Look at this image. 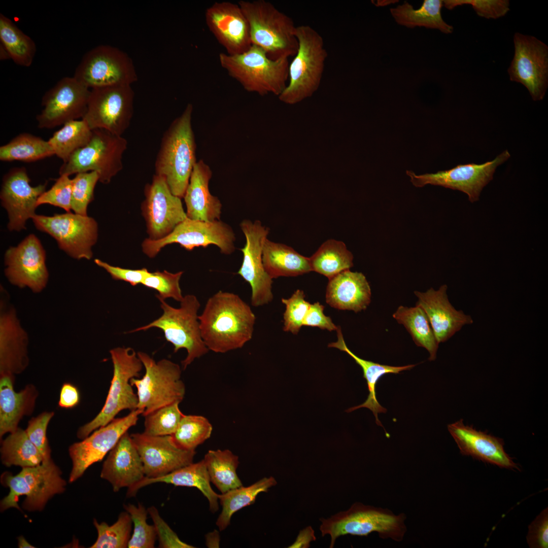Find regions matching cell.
Listing matches in <instances>:
<instances>
[{
	"mask_svg": "<svg viewBox=\"0 0 548 548\" xmlns=\"http://www.w3.org/2000/svg\"><path fill=\"white\" fill-rule=\"evenodd\" d=\"M147 510L154 522L159 539V547H194L179 539L177 535L161 518L157 509L154 506H151Z\"/></svg>",
	"mask_w": 548,
	"mask_h": 548,
	"instance_id": "cell-55",
	"label": "cell"
},
{
	"mask_svg": "<svg viewBox=\"0 0 548 548\" xmlns=\"http://www.w3.org/2000/svg\"><path fill=\"white\" fill-rule=\"evenodd\" d=\"M145 196L142 210L149 239L164 237L187 218L181 198L172 193L162 177L154 175L145 186Z\"/></svg>",
	"mask_w": 548,
	"mask_h": 548,
	"instance_id": "cell-22",
	"label": "cell"
},
{
	"mask_svg": "<svg viewBox=\"0 0 548 548\" xmlns=\"http://www.w3.org/2000/svg\"><path fill=\"white\" fill-rule=\"evenodd\" d=\"M15 377L0 375V437L15 431L24 416L34 411L39 396L37 388L31 384L16 392Z\"/></svg>",
	"mask_w": 548,
	"mask_h": 548,
	"instance_id": "cell-31",
	"label": "cell"
},
{
	"mask_svg": "<svg viewBox=\"0 0 548 548\" xmlns=\"http://www.w3.org/2000/svg\"><path fill=\"white\" fill-rule=\"evenodd\" d=\"M110 353L113 375L105 404L94 419L79 427L77 435L80 439L108 424L122 410L137 409L138 398L130 380L139 377L143 364L137 353L130 348H115Z\"/></svg>",
	"mask_w": 548,
	"mask_h": 548,
	"instance_id": "cell-8",
	"label": "cell"
},
{
	"mask_svg": "<svg viewBox=\"0 0 548 548\" xmlns=\"http://www.w3.org/2000/svg\"><path fill=\"white\" fill-rule=\"evenodd\" d=\"M443 1L425 0L421 7L414 9L413 6L405 2L395 8L390 9V12L396 22L409 28L417 26L437 29L446 33H451L453 27L442 19L441 13Z\"/></svg>",
	"mask_w": 548,
	"mask_h": 548,
	"instance_id": "cell-36",
	"label": "cell"
},
{
	"mask_svg": "<svg viewBox=\"0 0 548 548\" xmlns=\"http://www.w3.org/2000/svg\"><path fill=\"white\" fill-rule=\"evenodd\" d=\"M61 472L51 458L33 467H23L15 475L8 472L1 476V482L10 489L8 495L1 502L4 511L15 507L20 510L19 498L26 496L23 508L28 511L42 510L49 499L65 490L66 483L61 477Z\"/></svg>",
	"mask_w": 548,
	"mask_h": 548,
	"instance_id": "cell-9",
	"label": "cell"
},
{
	"mask_svg": "<svg viewBox=\"0 0 548 548\" xmlns=\"http://www.w3.org/2000/svg\"><path fill=\"white\" fill-rule=\"evenodd\" d=\"M24 167L11 168L3 178L0 199L8 213L10 231L26 229L27 221L36 214L38 198L46 191L47 183L32 187Z\"/></svg>",
	"mask_w": 548,
	"mask_h": 548,
	"instance_id": "cell-23",
	"label": "cell"
},
{
	"mask_svg": "<svg viewBox=\"0 0 548 548\" xmlns=\"http://www.w3.org/2000/svg\"><path fill=\"white\" fill-rule=\"evenodd\" d=\"M204 16L208 27L227 54H239L252 46L249 23L238 3L215 2Z\"/></svg>",
	"mask_w": 548,
	"mask_h": 548,
	"instance_id": "cell-24",
	"label": "cell"
},
{
	"mask_svg": "<svg viewBox=\"0 0 548 548\" xmlns=\"http://www.w3.org/2000/svg\"><path fill=\"white\" fill-rule=\"evenodd\" d=\"M98 536L91 548H125L130 538L132 522L130 515L126 511L121 512L117 521L109 525L105 522L98 523L94 519Z\"/></svg>",
	"mask_w": 548,
	"mask_h": 548,
	"instance_id": "cell-46",
	"label": "cell"
},
{
	"mask_svg": "<svg viewBox=\"0 0 548 548\" xmlns=\"http://www.w3.org/2000/svg\"><path fill=\"white\" fill-rule=\"evenodd\" d=\"M36 228L53 237L59 248L74 259L90 260L98 236V225L93 218L71 212L52 216L36 214Z\"/></svg>",
	"mask_w": 548,
	"mask_h": 548,
	"instance_id": "cell-13",
	"label": "cell"
},
{
	"mask_svg": "<svg viewBox=\"0 0 548 548\" xmlns=\"http://www.w3.org/2000/svg\"><path fill=\"white\" fill-rule=\"evenodd\" d=\"M515 53L507 72L523 84L534 100L543 99L548 85V47L535 37L516 32Z\"/></svg>",
	"mask_w": 548,
	"mask_h": 548,
	"instance_id": "cell-16",
	"label": "cell"
},
{
	"mask_svg": "<svg viewBox=\"0 0 548 548\" xmlns=\"http://www.w3.org/2000/svg\"><path fill=\"white\" fill-rule=\"evenodd\" d=\"M90 90L73 77H65L42 99L43 107L36 117L40 128L52 129L84 116Z\"/></svg>",
	"mask_w": 548,
	"mask_h": 548,
	"instance_id": "cell-18",
	"label": "cell"
},
{
	"mask_svg": "<svg viewBox=\"0 0 548 548\" xmlns=\"http://www.w3.org/2000/svg\"><path fill=\"white\" fill-rule=\"evenodd\" d=\"M156 483H164L176 486L195 487L207 498L211 511L214 512L218 509L219 494H217L211 487L210 476L203 459L160 477L149 478L145 476L141 481L128 489L127 495L128 497L134 496L141 488Z\"/></svg>",
	"mask_w": 548,
	"mask_h": 548,
	"instance_id": "cell-33",
	"label": "cell"
},
{
	"mask_svg": "<svg viewBox=\"0 0 548 548\" xmlns=\"http://www.w3.org/2000/svg\"><path fill=\"white\" fill-rule=\"evenodd\" d=\"M98 181L99 176L94 171L78 173L72 179L71 209L75 213L87 216V208Z\"/></svg>",
	"mask_w": 548,
	"mask_h": 548,
	"instance_id": "cell-49",
	"label": "cell"
},
{
	"mask_svg": "<svg viewBox=\"0 0 548 548\" xmlns=\"http://www.w3.org/2000/svg\"><path fill=\"white\" fill-rule=\"evenodd\" d=\"M240 227L246 242L241 249L243 259L237 274L251 286V305L256 307L262 306L273 299L272 279L265 271L262 261L263 248L269 230L258 220L252 222L244 220Z\"/></svg>",
	"mask_w": 548,
	"mask_h": 548,
	"instance_id": "cell-19",
	"label": "cell"
},
{
	"mask_svg": "<svg viewBox=\"0 0 548 548\" xmlns=\"http://www.w3.org/2000/svg\"><path fill=\"white\" fill-rule=\"evenodd\" d=\"M510 156L506 150L494 160L483 164H459L449 170L420 175L407 170L406 174L416 187L431 184L459 190L468 195L471 202H474L478 200L483 188L493 179L497 167Z\"/></svg>",
	"mask_w": 548,
	"mask_h": 548,
	"instance_id": "cell-17",
	"label": "cell"
},
{
	"mask_svg": "<svg viewBox=\"0 0 548 548\" xmlns=\"http://www.w3.org/2000/svg\"><path fill=\"white\" fill-rule=\"evenodd\" d=\"M198 320L209 350L225 353L242 348L252 339L256 316L239 295L220 290L208 299Z\"/></svg>",
	"mask_w": 548,
	"mask_h": 548,
	"instance_id": "cell-1",
	"label": "cell"
},
{
	"mask_svg": "<svg viewBox=\"0 0 548 548\" xmlns=\"http://www.w3.org/2000/svg\"><path fill=\"white\" fill-rule=\"evenodd\" d=\"M145 477L141 458L127 431L110 451L100 477L108 481L117 492L124 487L132 488Z\"/></svg>",
	"mask_w": 548,
	"mask_h": 548,
	"instance_id": "cell-29",
	"label": "cell"
},
{
	"mask_svg": "<svg viewBox=\"0 0 548 548\" xmlns=\"http://www.w3.org/2000/svg\"><path fill=\"white\" fill-rule=\"evenodd\" d=\"M141 458L145 476L155 478L193 463L195 451L182 449L171 435H130Z\"/></svg>",
	"mask_w": 548,
	"mask_h": 548,
	"instance_id": "cell-25",
	"label": "cell"
},
{
	"mask_svg": "<svg viewBox=\"0 0 548 548\" xmlns=\"http://www.w3.org/2000/svg\"><path fill=\"white\" fill-rule=\"evenodd\" d=\"M203 460L211 482L221 493L243 485L236 473L238 457L230 450H209Z\"/></svg>",
	"mask_w": 548,
	"mask_h": 548,
	"instance_id": "cell-41",
	"label": "cell"
},
{
	"mask_svg": "<svg viewBox=\"0 0 548 548\" xmlns=\"http://www.w3.org/2000/svg\"><path fill=\"white\" fill-rule=\"evenodd\" d=\"M448 429L462 455L500 467L519 470L517 464L505 452L502 439L465 425L462 419L449 424Z\"/></svg>",
	"mask_w": 548,
	"mask_h": 548,
	"instance_id": "cell-28",
	"label": "cell"
},
{
	"mask_svg": "<svg viewBox=\"0 0 548 548\" xmlns=\"http://www.w3.org/2000/svg\"><path fill=\"white\" fill-rule=\"evenodd\" d=\"M28 337L16 311L1 301L0 313V375L15 377L29 364Z\"/></svg>",
	"mask_w": 548,
	"mask_h": 548,
	"instance_id": "cell-26",
	"label": "cell"
},
{
	"mask_svg": "<svg viewBox=\"0 0 548 548\" xmlns=\"http://www.w3.org/2000/svg\"><path fill=\"white\" fill-rule=\"evenodd\" d=\"M183 273L182 271L171 273L166 270L150 272L142 284L156 290L159 293L156 295L158 299L172 298L180 302L184 297L179 284Z\"/></svg>",
	"mask_w": 548,
	"mask_h": 548,
	"instance_id": "cell-50",
	"label": "cell"
},
{
	"mask_svg": "<svg viewBox=\"0 0 548 548\" xmlns=\"http://www.w3.org/2000/svg\"><path fill=\"white\" fill-rule=\"evenodd\" d=\"M133 524V531L128 544L129 548L154 547L157 532L154 525L147 522L148 510L141 504L124 505Z\"/></svg>",
	"mask_w": 548,
	"mask_h": 548,
	"instance_id": "cell-48",
	"label": "cell"
},
{
	"mask_svg": "<svg viewBox=\"0 0 548 548\" xmlns=\"http://www.w3.org/2000/svg\"><path fill=\"white\" fill-rule=\"evenodd\" d=\"M264 269L272 279L296 277L312 271L309 257L304 256L291 247L266 238L262 251Z\"/></svg>",
	"mask_w": 548,
	"mask_h": 548,
	"instance_id": "cell-35",
	"label": "cell"
},
{
	"mask_svg": "<svg viewBox=\"0 0 548 548\" xmlns=\"http://www.w3.org/2000/svg\"><path fill=\"white\" fill-rule=\"evenodd\" d=\"M175 402L158 408L145 416L143 433L152 436L172 435L184 416Z\"/></svg>",
	"mask_w": 548,
	"mask_h": 548,
	"instance_id": "cell-47",
	"label": "cell"
},
{
	"mask_svg": "<svg viewBox=\"0 0 548 548\" xmlns=\"http://www.w3.org/2000/svg\"><path fill=\"white\" fill-rule=\"evenodd\" d=\"M54 416L53 412H44L28 422L26 433L42 454L43 460L51 458V449L47 437L48 424Z\"/></svg>",
	"mask_w": 548,
	"mask_h": 548,
	"instance_id": "cell-54",
	"label": "cell"
},
{
	"mask_svg": "<svg viewBox=\"0 0 548 548\" xmlns=\"http://www.w3.org/2000/svg\"><path fill=\"white\" fill-rule=\"evenodd\" d=\"M212 175L210 167L202 160L196 163L183 197L187 218L205 221L219 220L222 204L210 192L209 183Z\"/></svg>",
	"mask_w": 548,
	"mask_h": 548,
	"instance_id": "cell-32",
	"label": "cell"
},
{
	"mask_svg": "<svg viewBox=\"0 0 548 548\" xmlns=\"http://www.w3.org/2000/svg\"><path fill=\"white\" fill-rule=\"evenodd\" d=\"M193 106L188 104L164 132L155 163V174L164 178L172 193L184 196L197 162L191 125Z\"/></svg>",
	"mask_w": 548,
	"mask_h": 548,
	"instance_id": "cell-2",
	"label": "cell"
},
{
	"mask_svg": "<svg viewBox=\"0 0 548 548\" xmlns=\"http://www.w3.org/2000/svg\"><path fill=\"white\" fill-rule=\"evenodd\" d=\"M137 354L145 373L141 379H131L130 383L136 388L137 409L142 411V415L145 416L175 402L180 403L185 394L180 366L166 359L156 362L144 352H139Z\"/></svg>",
	"mask_w": 548,
	"mask_h": 548,
	"instance_id": "cell-10",
	"label": "cell"
},
{
	"mask_svg": "<svg viewBox=\"0 0 548 548\" xmlns=\"http://www.w3.org/2000/svg\"><path fill=\"white\" fill-rule=\"evenodd\" d=\"M0 41L2 47L14 63L24 67L31 65L37 50L34 41L2 13L0 14Z\"/></svg>",
	"mask_w": 548,
	"mask_h": 548,
	"instance_id": "cell-40",
	"label": "cell"
},
{
	"mask_svg": "<svg viewBox=\"0 0 548 548\" xmlns=\"http://www.w3.org/2000/svg\"><path fill=\"white\" fill-rule=\"evenodd\" d=\"M5 274L9 282L20 288L27 287L40 293L46 287L49 272L46 252L40 239L33 234L5 252Z\"/></svg>",
	"mask_w": 548,
	"mask_h": 548,
	"instance_id": "cell-21",
	"label": "cell"
},
{
	"mask_svg": "<svg viewBox=\"0 0 548 548\" xmlns=\"http://www.w3.org/2000/svg\"><path fill=\"white\" fill-rule=\"evenodd\" d=\"M315 539L313 529L311 527H307L300 531L295 541L289 547H308L311 541Z\"/></svg>",
	"mask_w": 548,
	"mask_h": 548,
	"instance_id": "cell-60",
	"label": "cell"
},
{
	"mask_svg": "<svg viewBox=\"0 0 548 548\" xmlns=\"http://www.w3.org/2000/svg\"><path fill=\"white\" fill-rule=\"evenodd\" d=\"M213 427L205 417L198 415L183 416L176 431L171 436L180 448L195 451L211 435Z\"/></svg>",
	"mask_w": 548,
	"mask_h": 548,
	"instance_id": "cell-45",
	"label": "cell"
},
{
	"mask_svg": "<svg viewBox=\"0 0 548 548\" xmlns=\"http://www.w3.org/2000/svg\"><path fill=\"white\" fill-rule=\"evenodd\" d=\"M127 140L104 129L92 130L90 141L74 152L59 168L60 175L96 172L99 182L108 184L123 168Z\"/></svg>",
	"mask_w": 548,
	"mask_h": 548,
	"instance_id": "cell-11",
	"label": "cell"
},
{
	"mask_svg": "<svg viewBox=\"0 0 548 548\" xmlns=\"http://www.w3.org/2000/svg\"><path fill=\"white\" fill-rule=\"evenodd\" d=\"M2 463L7 467H33L40 464L43 457L28 437L25 430L18 427L2 441Z\"/></svg>",
	"mask_w": 548,
	"mask_h": 548,
	"instance_id": "cell-42",
	"label": "cell"
},
{
	"mask_svg": "<svg viewBox=\"0 0 548 548\" xmlns=\"http://www.w3.org/2000/svg\"><path fill=\"white\" fill-rule=\"evenodd\" d=\"M312 271L329 280L353 266V256L342 241L334 239L323 243L309 257Z\"/></svg>",
	"mask_w": 548,
	"mask_h": 548,
	"instance_id": "cell-39",
	"label": "cell"
},
{
	"mask_svg": "<svg viewBox=\"0 0 548 548\" xmlns=\"http://www.w3.org/2000/svg\"><path fill=\"white\" fill-rule=\"evenodd\" d=\"M73 77L90 89L131 85L138 79L131 58L120 49L101 45L87 52Z\"/></svg>",
	"mask_w": 548,
	"mask_h": 548,
	"instance_id": "cell-12",
	"label": "cell"
},
{
	"mask_svg": "<svg viewBox=\"0 0 548 548\" xmlns=\"http://www.w3.org/2000/svg\"><path fill=\"white\" fill-rule=\"evenodd\" d=\"M54 155L48 140L28 133H22L0 147V160L10 162L36 161Z\"/></svg>",
	"mask_w": 548,
	"mask_h": 548,
	"instance_id": "cell-43",
	"label": "cell"
},
{
	"mask_svg": "<svg viewBox=\"0 0 548 548\" xmlns=\"http://www.w3.org/2000/svg\"><path fill=\"white\" fill-rule=\"evenodd\" d=\"M326 302L340 310L358 313L367 309L371 302V289L361 272L345 270L329 280Z\"/></svg>",
	"mask_w": 548,
	"mask_h": 548,
	"instance_id": "cell-30",
	"label": "cell"
},
{
	"mask_svg": "<svg viewBox=\"0 0 548 548\" xmlns=\"http://www.w3.org/2000/svg\"><path fill=\"white\" fill-rule=\"evenodd\" d=\"M163 314L149 324L130 331L133 333L146 330L151 328L161 329L166 340L174 347V352L181 349L187 350L186 357L182 361L185 370L196 358L206 354L209 349L203 342L200 333L198 311L200 304L197 297L192 294L184 296L179 308L168 304L164 300L159 299Z\"/></svg>",
	"mask_w": 548,
	"mask_h": 548,
	"instance_id": "cell-7",
	"label": "cell"
},
{
	"mask_svg": "<svg viewBox=\"0 0 548 548\" xmlns=\"http://www.w3.org/2000/svg\"><path fill=\"white\" fill-rule=\"evenodd\" d=\"M406 519L404 513L396 515L388 509L356 502L346 511L328 519H320V530L322 536H330V548L340 536H367L373 532L382 539L400 542L407 531Z\"/></svg>",
	"mask_w": 548,
	"mask_h": 548,
	"instance_id": "cell-5",
	"label": "cell"
},
{
	"mask_svg": "<svg viewBox=\"0 0 548 548\" xmlns=\"http://www.w3.org/2000/svg\"><path fill=\"white\" fill-rule=\"evenodd\" d=\"M397 322L403 325L410 334L415 344L426 349L429 352V360L436 358L438 342L428 318L424 310L419 306L406 307L399 306L393 314Z\"/></svg>",
	"mask_w": 548,
	"mask_h": 548,
	"instance_id": "cell-37",
	"label": "cell"
},
{
	"mask_svg": "<svg viewBox=\"0 0 548 548\" xmlns=\"http://www.w3.org/2000/svg\"><path fill=\"white\" fill-rule=\"evenodd\" d=\"M468 5L471 6L477 15L487 19H498L510 10L508 0H446L443 6L449 10Z\"/></svg>",
	"mask_w": 548,
	"mask_h": 548,
	"instance_id": "cell-52",
	"label": "cell"
},
{
	"mask_svg": "<svg viewBox=\"0 0 548 548\" xmlns=\"http://www.w3.org/2000/svg\"><path fill=\"white\" fill-rule=\"evenodd\" d=\"M235 240L231 227L220 220L205 221L187 218L164 237L158 240L146 238L142 247L143 252L150 258L156 256L165 246L174 243L189 251L215 245L222 253L229 255L235 250Z\"/></svg>",
	"mask_w": 548,
	"mask_h": 548,
	"instance_id": "cell-14",
	"label": "cell"
},
{
	"mask_svg": "<svg viewBox=\"0 0 548 548\" xmlns=\"http://www.w3.org/2000/svg\"><path fill=\"white\" fill-rule=\"evenodd\" d=\"M18 545L20 548H34L35 546L30 544L25 538L22 536H19L18 538Z\"/></svg>",
	"mask_w": 548,
	"mask_h": 548,
	"instance_id": "cell-61",
	"label": "cell"
},
{
	"mask_svg": "<svg viewBox=\"0 0 548 548\" xmlns=\"http://www.w3.org/2000/svg\"><path fill=\"white\" fill-rule=\"evenodd\" d=\"M134 96L131 85L91 89L82 119L91 130L101 129L122 136L132 118Z\"/></svg>",
	"mask_w": 548,
	"mask_h": 548,
	"instance_id": "cell-15",
	"label": "cell"
},
{
	"mask_svg": "<svg viewBox=\"0 0 548 548\" xmlns=\"http://www.w3.org/2000/svg\"><path fill=\"white\" fill-rule=\"evenodd\" d=\"M277 483L273 477H265L249 486L242 485L219 494V500L222 507L216 521L219 530H225L230 524L231 518L235 512L253 504L260 493L267 492Z\"/></svg>",
	"mask_w": 548,
	"mask_h": 548,
	"instance_id": "cell-38",
	"label": "cell"
},
{
	"mask_svg": "<svg viewBox=\"0 0 548 548\" xmlns=\"http://www.w3.org/2000/svg\"><path fill=\"white\" fill-rule=\"evenodd\" d=\"M142 414V411L138 409L130 411L127 416L114 419L82 441L72 444L68 449L73 464L69 482H75L90 466L102 460L121 437L136 424L139 416Z\"/></svg>",
	"mask_w": 548,
	"mask_h": 548,
	"instance_id": "cell-20",
	"label": "cell"
},
{
	"mask_svg": "<svg viewBox=\"0 0 548 548\" xmlns=\"http://www.w3.org/2000/svg\"><path fill=\"white\" fill-rule=\"evenodd\" d=\"M324 306L319 302L311 304L303 322V326L317 327L328 331L336 330L330 317L324 314Z\"/></svg>",
	"mask_w": 548,
	"mask_h": 548,
	"instance_id": "cell-58",
	"label": "cell"
},
{
	"mask_svg": "<svg viewBox=\"0 0 548 548\" xmlns=\"http://www.w3.org/2000/svg\"><path fill=\"white\" fill-rule=\"evenodd\" d=\"M219 60L229 76L248 92L279 96L287 85L288 58L271 59L263 49L256 45H252L239 54L220 53Z\"/></svg>",
	"mask_w": 548,
	"mask_h": 548,
	"instance_id": "cell-4",
	"label": "cell"
},
{
	"mask_svg": "<svg viewBox=\"0 0 548 548\" xmlns=\"http://www.w3.org/2000/svg\"><path fill=\"white\" fill-rule=\"evenodd\" d=\"M250 25L252 45L271 59L289 58L296 54L298 43L292 19L265 0L238 2Z\"/></svg>",
	"mask_w": 548,
	"mask_h": 548,
	"instance_id": "cell-3",
	"label": "cell"
},
{
	"mask_svg": "<svg viewBox=\"0 0 548 548\" xmlns=\"http://www.w3.org/2000/svg\"><path fill=\"white\" fill-rule=\"evenodd\" d=\"M94 262L98 266L105 269L114 280L125 281L132 286L142 284L150 272L146 268L139 269L123 268L111 265L98 259H95Z\"/></svg>",
	"mask_w": 548,
	"mask_h": 548,
	"instance_id": "cell-57",
	"label": "cell"
},
{
	"mask_svg": "<svg viewBox=\"0 0 548 548\" xmlns=\"http://www.w3.org/2000/svg\"><path fill=\"white\" fill-rule=\"evenodd\" d=\"M80 401V394L77 387L70 383H64L60 390L58 406L63 408H72Z\"/></svg>",
	"mask_w": 548,
	"mask_h": 548,
	"instance_id": "cell-59",
	"label": "cell"
},
{
	"mask_svg": "<svg viewBox=\"0 0 548 548\" xmlns=\"http://www.w3.org/2000/svg\"><path fill=\"white\" fill-rule=\"evenodd\" d=\"M527 541L530 547L547 548V508L543 510L529 525Z\"/></svg>",
	"mask_w": 548,
	"mask_h": 548,
	"instance_id": "cell-56",
	"label": "cell"
},
{
	"mask_svg": "<svg viewBox=\"0 0 548 548\" xmlns=\"http://www.w3.org/2000/svg\"><path fill=\"white\" fill-rule=\"evenodd\" d=\"M295 35L298 49L289 63L288 83L279 96L289 105L311 96L318 90L328 55L322 37L312 27L296 26Z\"/></svg>",
	"mask_w": 548,
	"mask_h": 548,
	"instance_id": "cell-6",
	"label": "cell"
},
{
	"mask_svg": "<svg viewBox=\"0 0 548 548\" xmlns=\"http://www.w3.org/2000/svg\"><path fill=\"white\" fill-rule=\"evenodd\" d=\"M304 292L300 289L295 291L288 298H282L285 305L283 314V330L296 334L303 326V322L310 306L305 299Z\"/></svg>",
	"mask_w": 548,
	"mask_h": 548,
	"instance_id": "cell-51",
	"label": "cell"
},
{
	"mask_svg": "<svg viewBox=\"0 0 548 548\" xmlns=\"http://www.w3.org/2000/svg\"><path fill=\"white\" fill-rule=\"evenodd\" d=\"M92 134L87 123L82 119L67 122L55 131L48 141L54 155L65 162L79 149L85 146Z\"/></svg>",
	"mask_w": 548,
	"mask_h": 548,
	"instance_id": "cell-44",
	"label": "cell"
},
{
	"mask_svg": "<svg viewBox=\"0 0 548 548\" xmlns=\"http://www.w3.org/2000/svg\"><path fill=\"white\" fill-rule=\"evenodd\" d=\"M72 179L67 175H60L50 189L43 192L38 198V207L49 204L71 212Z\"/></svg>",
	"mask_w": 548,
	"mask_h": 548,
	"instance_id": "cell-53",
	"label": "cell"
},
{
	"mask_svg": "<svg viewBox=\"0 0 548 548\" xmlns=\"http://www.w3.org/2000/svg\"><path fill=\"white\" fill-rule=\"evenodd\" d=\"M336 331L337 332V339L335 342L329 344L328 347L336 348L344 351L355 360L363 370V377L366 381L369 391V394L364 402L359 405L352 407L347 409L346 412H351L362 407L367 408L372 412L375 417L376 424L383 427V425L378 418V415L379 413H385L387 409L379 403L376 399L375 388L381 376L386 374H398L403 370L411 369L416 365L410 364L402 366H393L381 364L363 359L356 355L348 348L344 338L340 326H337Z\"/></svg>",
	"mask_w": 548,
	"mask_h": 548,
	"instance_id": "cell-34",
	"label": "cell"
},
{
	"mask_svg": "<svg viewBox=\"0 0 548 548\" xmlns=\"http://www.w3.org/2000/svg\"><path fill=\"white\" fill-rule=\"evenodd\" d=\"M447 288L443 285L437 290L431 288L425 292H414L418 298L416 305L426 313L439 344L449 339L464 326L473 323L470 315L457 310L450 303Z\"/></svg>",
	"mask_w": 548,
	"mask_h": 548,
	"instance_id": "cell-27",
	"label": "cell"
}]
</instances>
